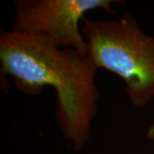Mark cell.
Listing matches in <instances>:
<instances>
[{"instance_id":"6da1fadb","label":"cell","mask_w":154,"mask_h":154,"mask_svg":"<svg viewBox=\"0 0 154 154\" xmlns=\"http://www.w3.org/2000/svg\"><path fill=\"white\" fill-rule=\"evenodd\" d=\"M1 72L13 78L23 94L37 95L43 88L56 93V119L63 138L80 151L88 142L97 115L98 69L87 53L61 48L37 35L0 31Z\"/></svg>"},{"instance_id":"7a4b0ae2","label":"cell","mask_w":154,"mask_h":154,"mask_svg":"<svg viewBox=\"0 0 154 154\" xmlns=\"http://www.w3.org/2000/svg\"><path fill=\"white\" fill-rule=\"evenodd\" d=\"M87 55L94 66L121 78L134 108L154 99V37L125 12L117 20L85 17L82 23Z\"/></svg>"},{"instance_id":"3957f363","label":"cell","mask_w":154,"mask_h":154,"mask_svg":"<svg viewBox=\"0 0 154 154\" xmlns=\"http://www.w3.org/2000/svg\"><path fill=\"white\" fill-rule=\"evenodd\" d=\"M119 0H15L11 30L37 35L61 48L87 53L82 23L86 14L96 10L114 13Z\"/></svg>"},{"instance_id":"277c9868","label":"cell","mask_w":154,"mask_h":154,"mask_svg":"<svg viewBox=\"0 0 154 154\" xmlns=\"http://www.w3.org/2000/svg\"><path fill=\"white\" fill-rule=\"evenodd\" d=\"M146 137L148 138L149 140L154 141V121L150 125L148 129H147V131H146Z\"/></svg>"}]
</instances>
